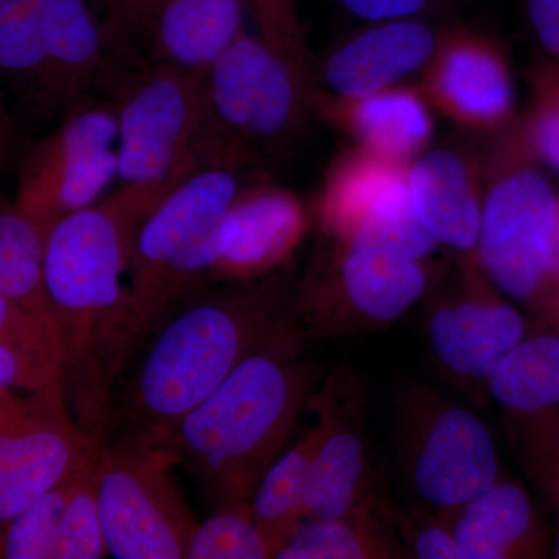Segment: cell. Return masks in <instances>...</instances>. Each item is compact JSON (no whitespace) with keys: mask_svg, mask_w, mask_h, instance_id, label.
Segmentation results:
<instances>
[{"mask_svg":"<svg viewBox=\"0 0 559 559\" xmlns=\"http://www.w3.org/2000/svg\"><path fill=\"white\" fill-rule=\"evenodd\" d=\"M498 178L484 198L476 259L492 285L535 329L549 316L559 197L535 167L520 130L509 135Z\"/></svg>","mask_w":559,"mask_h":559,"instance_id":"5","label":"cell"},{"mask_svg":"<svg viewBox=\"0 0 559 559\" xmlns=\"http://www.w3.org/2000/svg\"><path fill=\"white\" fill-rule=\"evenodd\" d=\"M102 444V443H100ZM100 448V447H98ZM97 450L80 469L66 477L61 484L32 503L20 516L2 527L0 558L3 559H50L55 535L62 513L73 491L79 487L84 471L97 454Z\"/></svg>","mask_w":559,"mask_h":559,"instance_id":"31","label":"cell"},{"mask_svg":"<svg viewBox=\"0 0 559 559\" xmlns=\"http://www.w3.org/2000/svg\"><path fill=\"white\" fill-rule=\"evenodd\" d=\"M559 510V507H558ZM555 557L559 558V533L557 538V547H555Z\"/></svg>","mask_w":559,"mask_h":559,"instance_id":"40","label":"cell"},{"mask_svg":"<svg viewBox=\"0 0 559 559\" xmlns=\"http://www.w3.org/2000/svg\"><path fill=\"white\" fill-rule=\"evenodd\" d=\"M205 86L224 157L242 170L296 127L311 84L263 39L245 33L210 68Z\"/></svg>","mask_w":559,"mask_h":559,"instance_id":"11","label":"cell"},{"mask_svg":"<svg viewBox=\"0 0 559 559\" xmlns=\"http://www.w3.org/2000/svg\"><path fill=\"white\" fill-rule=\"evenodd\" d=\"M466 559H538L549 538L538 509L518 481L500 477L450 520Z\"/></svg>","mask_w":559,"mask_h":559,"instance_id":"22","label":"cell"},{"mask_svg":"<svg viewBox=\"0 0 559 559\" xmlns=\"http://www.w3.org/2000/svg\"><path fill=\"white\" fill-rule=\"evenodd\" d=\"M0 297L36 318L55 320L46 277V240L9 201L0 210Z\"/></svg>","mask_w":559,"mask_h":559,"instance_id":"27","label":"cell"},{"mask_svg":"<svg viewBox=\"0 0 559 559\" xmlns=\"http://www.w3.org/2000/svg\"><path fill=\"white\" fill-rule=\"evenodd\" d=\"M532 105L520 132L536 159L559 173V62H546L532 73Z\"/></svg>","mask_w":559,"mask_h":559,"instance_id":"33","label":"cell"},{"mask_svg":"<svg viewBox=\"0 0 559 559\" xmlns=\"http://www.w3.org/2000/svg\"><path fill=\"white\" fill-rule=\"evenodd\" d=\"M367 390L347 367L323 378L307 407L312 466L308 518L377 516L390 499L371 460L366 429Z\"/></svg>","mask_w":559,"mask_h":559,"instance_id":"12","label":"cell"},{"mask_svg":"<svg viewBox=\"0 0 559 559\" xmlns=\"http://www.w3.org/2000/svg\"><path fill=\"white\" fill-rule=\"evenodd\" d=\"M242 187L240 168H200L143 221L128 271L138 353L180 301L207 285L213 235Z\"/></svg>","mask_w":559,"mask_h":559,"instance_id":"4","label":"cell"},{"mask_svg":"<svg viewBox=\"0 0 559 559\" xmlns=\"http://www.w3.org/2000/svg\"><path fill=\"white\" fill-rule=\"evenodd\" d=\"M356 16L369 21L411 16L425 7L426 0H341Z\"/></svg>","mask_w":559,"mask_h":559,"instance_id":"38","label":"cell"},{"mask_svg":"<svg viewBox=\"0 0 559 559\" xmlns=\"http://www.w3.org/2000/svg\"><path fill=\"white\" fill-rule=\"evenodd\" d=\"M307 344L299 325L290 326L242 360L170 432L156 433L216 507L252 500L322 384Z\"/></svg>","mask_w":559,"mask_h":559,"instance_id":"3","label":"cell"},{"mask_svg":"<svg viewBox=\"0 0 559 559\" xmlns=\"http://www.w3.org/2000/svg\"><path fill=\"white\" fill-rule=\"evenodd\" d=\"M62 116L117 102L148 58L110 24L97 0H24Z\"/></svg>","mask_w":559,"mask_h":559,"instance_id":"14","label":"cell"},{"mask_svg":"<svg viewBox=\"0 0 559 559\" xmlns=\"http://www.w3.org/2000/svg\"><path fill=\"white\" fill-rule=\"evenodd\" d=\"M249 0H164L148 36L146 58L207 75L231 44L245 35Z\"/></svg>","mask_w":559,"mask_h":559,"instance_id":"23","label":"cell"},{"mask_svg":"<svg viewBox=\"0 0 559 559\" xmlns=\"http://www.w3.org/2000/svg\"><path fill=\"white\" fill-rule=\"evenodd\" d=\"M205 76L150 61L121 92L117 175L123 186L173 189L200 168L226 165Z\"/></svg>","mask_w":559,"mask_h":559,"instance_id":"6","label":"cell"},{"mask_svg":"<svg viewBox=\"0 0 559 559\" xmlns=\"http://www.w3.org/2000/svg\"><path fill=\"white\" fill-rule=\"evenodd\" d=\"M110 24L131 40L146 39L164 0H97Z\"/></svg>","mask_w":559,"mask_h":559,"instance_id":"36","label":"cell"},{"mask_svg":"<svg viewBox=\"0 0 559 559\" xmlns=\"http://www.w3.org/2000/svg\"><path fill=\"white\" fill-rule=\"evenodd\" d=\"M116 103L76 110L25 157L16 207L46 240L62 219L91 207L117 178Z\"/></svg>","mask_w":559,"mask_h":559,"instance_id":"13","label":"cell"},{"mask_svg":"<svg viewBox=\"0 0 559 559\" xmlns=\"http://www.w3.org/2000/svg\"><path fill=\"white\" fill-rule=\"evenodd\" d=\"M73 417L62 388H0V525L81 468L100 447Z\"/></svg>","mask_w":559,"mask_h":559,"instance_id":"15","label":"cell"},{"mask_svg":"<svg viewBox=\"0 0 559 559\" xmlns=\"http://www.w3.org/2000/svg\"><path fill=\"white\" fill-rule=\"evenodd\" d=\"M426 100L465 130L495 132L514 114L506 53L479 33L455 31L437 40L423 80Z\"/></svg>","mask_w":559,"mask_h":559,"instance_id":"19","label":"cell"},{"mask_svg":"<svg viewBox=\"0 0 559 559\" xmlns=\"http://www.w3.org/2000/svg\"><path fill=\"white\" fill-rule=\"evenodd\" d=\"M544 329L559 331V215L557 226V238H555V275L554 289H551V300L549 316H547L546 326Z\"/></svg>","mask_w":559,"mask_h":559,"instance_id":"39","label":"cell"},{"mask_svg":"<svg viewBox=\"0 0 559 559\" xmlns=\"http://www.w3.org/2000/svg\"><path fill=\"white\" fill-rule=\"evenodd\" d=\"M260 38L311 84V57L301 35L296 0H249Z\"/></svg>","mask_w":559,"mask_h":559,"instance_id":"35","label":"cell"},{"mask_svg":"<svg viewBox=\"0 0 559 559\" xmlns=\"http://www.w3.org/2000/svg\"><path fill=\"white\" fill-rule=\"evenodd\" d=\"M175 454L156 433L121 428L98 451L106 547L117 559H183L200 527L180 495Z\"/></svg>","mask_w":559,"mask_h":559,"instance_id":"8","label":"cell"},{"mask_svg":"<svg viewBox=\"0 0 559 559\" xmlns=\"http://www.w3.org/2000/svg\"><path fill=\"white\" fill-rule=\"evenodd\" d=\"M278 559L411 558L388 521L377 516L307 518L286 539Z\"/></svg>","mask_w":559,"mask_h":559,"instance_id":"28","label":"cell"},{"mask_svg":"<svg viewBox=\"0 0 559 559\" xmlns=\"http://www.w3.org/2000/svg\"><path fill=\"white\" fill-rule=\"evenodd\" d=\"M62 360L57 322L0 297V388L27 393L61 388Z\"/></svg>","mask_w":559,"mask_h":559,"instance_id":"26","label":"cell"},{"mask_svg":"<svg viewBox=\"0 0 559 559\" xmlns=\"http://www.w3.org/2000/svg\"><path fill=\"white\" fill-rule=\"evenodd\" d=\"M98 451L66 506L50 559H98L109 555L98 499Z\"/></svg>","mask_w":559,"mask_h":559,"instance_id":"32","label":"cell"},{"mask_svg":"<svg viewBox=\"0 0 559 559\" xmlns=\"http://www.w3.org/2000/svg\"><path fill=\"white\" fill-rule=\"evenodd\" d=\"M407 182L415 212L437 246L474 255L484 198L473 165L455 151H429L412 162Z\"/></svg>","mask_w":559,"mask_h":559,"instance_id":"20","label":"cell"},{"mask_svg":"<svg viewBox=\"0 0 559 559\" xmlns=\"http://www.w3.org/2000/svg\"><path fill=\"white\" fill-rule=\"evenodd\" d=\"M385 520L411 558L466 559L451 525L423 507L407 511L390 503Z\"/></svg>","mask_w":559,"mask_h":559,"instance_id":"34","label":"cell"},{"mask_svg":"<svg viewBox=\"0 0 559 559\" xmlns=\"http://www.w3.org/2000/svg\"><path fill=\"white\" fill-rule=\"evenodd\" d=\"M310 226L304 202L271 183L242 187L212 241L209 283L266 277L290 260Z\"/></svg>","mask_w":559,"mask_h":559,"instance_id":"18","label":"cell"},{"mask_svg":"<svg viewBox=\"0 0 559 559\" xmlns=\"http://www.w3.org/2000/svg\"><path fill=\"white\" fill-rule=\"evenodd\" d=\"M277 549L253 514L252 500L216 507L215 513L194 532L189 559H270Z\"/></svg>","mask_w":559,"mask_h":559,"instance_id":"30","label":"cell"},{"mask_svg":"<svg viewBox=\"0 0 559 559\" xmlns=\"http://www.w3.org/2000/svg\"><path fill=\"white\" fill-rule=\"evenodd\" d=\"M296 294L282 271L194 290L140 348L116 428L170 432L242 360L297 325Z\"/></svg>","mask_w":559,"mask_h":559,"instance_id":"2","label":"cell"},{"mask_svg":"<svg viewBox=\"0 0 559 559\" xmlns=\"http://www.w3.org/2000/svg\"><path fill=\"white\" fill-rule=\"evenodd\" d=\"M436 35L418 22L396 21L359 33L323 66V79L337 97H362L392 87L428 64Z\"/></svg>","mask_w":559,"mask_h":559,"instance_id":"21","label":"cell"},{"mask_svg":"<svg viewBox=\"0 0 559 559\" xmlns=\"http://www.w3.org/2000/svg\"><path fill=\"white\" fill-rule=\"evenodd\" d=\"M0 70L7 94L25 120H64L24 0H0Z\"/></svg>","mask_w":559,"mask_h":559,"instance_id":"25","label":"cell"},{"mask_svg":"<svg viewBox=\"0 0 559 559\" xmlns=\"http://www.w3.org/2000/svg\"><path fill=\"white\" fill-rule=\"evenodd\" d=\"M457 267L450 285L430 283L423 322L443 377L468 399L484 404L492 371L535 325L492 285L476 253L459 255Z\"/></svg>","mask_w":559,"mask_h":559,"instance_id":"10","label":"cell"},{"mask_svg":"<svg viewBox=\"0 0 559 559\" xmlns=\"http://www.w3.org/2000/svg\"><path fill=\"white\" fill-rule=\"evenodd\" d=\"M528 17L540 46L559 61V0H528Z\"/></svg>","mask_w":559,"mask_h":559,"instance_id":"37","label":"cell"},{"mask_svg":"<svg viewBox=\"0 0 559 559\" xmlns=\"http://www.w3.org/2000/svg\"><path fill=\"white\" fill-rule=\"evenodd\" d=\"M514 457L559 507V331L535 329L500 360L488 382Z\"/></svg>","mask_w":559,"mask_h":559,"instance_id":"17","label":"cell"},{"mask_svg":"<svg viewBox=\"0 0 559 559\" xmlns=\"http://www.w3.org/2000/svg\"><path fill=\"white\" fill-rule=\"evenodd\" d=\"M393 440L401 474L418 506L448 524L502 477L488 426L428 385L411 384L400 393Z\"/></svg>","mask_w":559,"mask_h":559,"instance_id":"9","label":"cell"},{"mask_svg":"<svg viewBox=\"0 0 559 559\" xmlns=\"http://www.w3.org/2000/svg\"><path fill=\"white\" fill-rule=\"evenodd\" d=\"M426 260L349 238L323 237L296 294V322L307 341L388 330L425 299Z\"/></svg>","mask_w":559,"mask_h":559,"instance_id":"7","label":"cell"},{"mask_svg":"<svg viewBox=\"0 0 559 559\" xmlns=\"http://www.w3.org/2000/svg\"><path fill=\"white\" fill-rule=\"evenodd\" d=\"M170 191L123 186L62 219L46 238L47 286L64 355L61 388L92 439L105 440L116 428L114 388L138 355L123 277L140 226Z\"/></svg>","mask_w":559,"mask_h":559,"instance_id":"1","label":"cell"},{"mask_svg":"<svg viewBox=\"0 0 559 559\" xmlns=\"http://www.w3.org/2000/svg\"><path fill=\"white\" fill-rule=\"evenodd\" d=\"M312 447L314 439L308 423L296 444L280 455L253 492V514L277 554L294 530L308 518Z\"/></svg>","mask_w":559,"mask_h":559,"instance_id":"29","label":"cell"},{"mask_svg":"<svg viewBox=\"0 0 559 559\" xmlns=\"http://www.w3.org/2000/svg\"><path fill=\"white\" fill-rule=\"evenodd\" d=\"M326 116L358 142L359 148L384 159L411 165L432 135L425 94L392 86L362 97H337L323 103Z\"/></svg>","mask_w":559,"mask_h":559,"instance_id":"24","label":"cell"},{"mask_svg":"<svg viewBox=\"0 0 559 559\" xmlns=\"http://www.w3.org/2000/svg\"><path fill=\"white\" fill-rule=\"evenodd\" d=\"M409 165L359 148L334 162L320 197L323 237L355 238L426 260L437 248L412 202Z\"/></svg>","mask_w":559,"mask_h":559,"instance_id":"16","label":"cell"}]
</instances>
